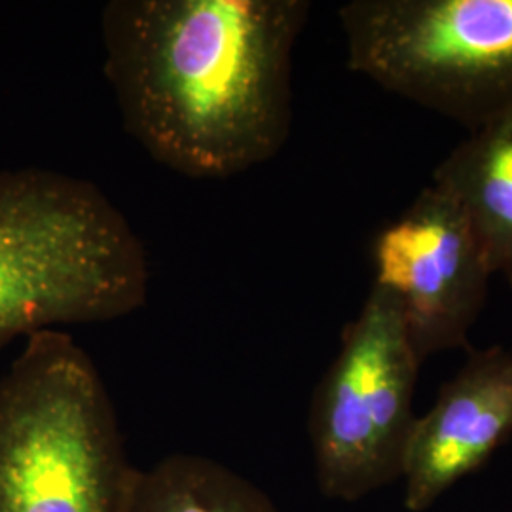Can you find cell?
Here are the masks:
<instances>
[{
	"mask_svg": "<svg viewBox=\"0 0 512 512\" xmlns=\"http://www.w3.org/2000/svg\"><path fill=\"white\" fill-rule=\"evenodd\" d=\"M306 0H110L105 76L154 162L228 179L270 162L293 124V52Z\"/></svg>",
	"mask_w": 512,
	"mask_h": 512,
	"instance_id": "obj_1",
	"label": "cell"
},
{
	"mask_svg": "<svg viewBox=\"0 0 512 512\" xmlns=\"http://www.w3.org/2000/svg\"><path fill=\"white\" fill-rule=\"evenodd\" d=\"M147 251L92 181L0 171V349L19 336L105 323L147 304Z\"/></svg>",
	"mask_w": 512,
	"mask_h": 512,
	"instance_id": "obj_2",
	"label": "cell"
},
{
	"mask_svg": "<svg viewBox=\"0 0 512 512\" xmlns=\"http://www.w3.org/2000/svg\"><path fill=\"white\" fill-rule=\"evenodd\" d=\"M135 469L88 351L63 329L25 338L0 378V512H122Z\"/></svg>",
	"mask_w": 512,
	"mask_h": 512,
	"instance_id": "obj_3",
	"label": "cell"
},
{
	"mask_svg": "<svg viewBox=\"0 0 512 512\" xmlns=\"http://www.w3.org/2000/svg\"><path fill=\"white\" fill-rule=\"evenodd\" d=\"M348 67L478 131L512 118V0H353Z\"/></svg>",
	"mask_w": 512,
	"mask_h": 512,
	"instance_id": "obj_4",
	"label": "cell"
},
{
	"mask_svg": "<svg viewBox=\"0 0 512 512\" xmlns=\"http://www.w3.org/2000/svg\"><path fill=\"white\" fill-rule=\"evenodd\" d=\"M420 366L397 298L372 285L311 399V452L325 497L359 501L401 480Z\"/></svg>",
	"mask_w": 512,
	"mask_h": 512,
	"instance_id": "obj_5",
	"label": "cell"
},
{
	"mask_svg": "<svg viewBox=\"0 0 512 512\" xmlns=\"http://www.w3.org/2000/svg\"><path fill=\"white\" fill-rule=\"evenodd\" d=\"M372 260L374 285L397 298L421 363L467 348L494 272L448 194L423 188L399 219L378 232Z\"/></svg>",
	"mask_w": 512,
	"mask_h": 512,
	"instance_id": "obj_6",
	"label": "cell"
},
{
	"mask_svg": "<svg viewBox=\"0 0 512 512\" xmlns=\"http://www.w3.org/2000/svg\"><path fill=\"white\" fill-rule=\"evenodd\" d=\"M512 437V349L473 351L416 420L404 458V505L425 512Z\"/></svg>",
	"mask_w": 512,
	"mask_h": 512,
	"instance_id": "obj_7",
	"label": "cell"
},
{
	"mask_svg": "<svg viewBox=\"0 0 512 512\" xmlns=\"http://www.w3.org/2000/svg\"><path fill=\"white\" fill-rule=\"evenodd\" d=\"M433 186L456 202L492 272L512 287V118L473 131L435 169Z\"/></svg>",
	"mask_w": 512,
	"mask_h": 512,
	"instance_id": "obj_8",
	"label": "cell"
},
{
	"mask_svg": "<svg viewBox=\"0 0 512 512\" xmlns=\"http://www.w3.org/2000/svg\"><path fill=\"white\" fill-rule=\"evenodd\" d=\"M122 512H281L251 480L219 461L173 454L135 469Z\"/></svg>",
	"mask_w": 512,
	"mask_h": 512,
	"instance_id": "obj_9",
	"label": "cell"
}]
</instances>
